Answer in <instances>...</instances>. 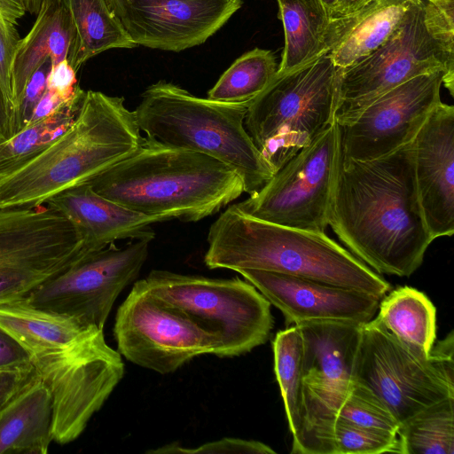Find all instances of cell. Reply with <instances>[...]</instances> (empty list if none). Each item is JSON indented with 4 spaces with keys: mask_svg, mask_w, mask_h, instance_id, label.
I'll use <instances>...</instances> for the list:
<instances>
[{
    "mask_svg": "<svg viewBox=\"0 0 454 454\" xmlns=\"http://www.w3.org/2000/svg\"><path fill=\"white\" fill-rule=\"evenodd\" d=\"M239 273L283 313L287 325L323 321L364 325L376 316L380 301L364 292L307 278L258 270Z\"/></svg>",
    "mask_w": 454,
    "mask_h": 454,
    "instance_id": "e0dca14e",
    "label": "cell"
},
{
    "mask_svg": "<svg viewBox=\"0 0 454 454\" xmlns=\"http://www.w3.org/2000/svg\"><path fill=\"white\" fill-rule=\"evenodd\" d=\"M0 327L32 356L67 346L93 329L65 315L29 304L25 298L0 304Z\"/></svg>",
    "mask_w": 454,
    "mask_h": 454,
    "instance_id": "603a6c76",
    "label": "cell"
},
{
    "mask_svg": "<svg viewBox=\"0 0 454 454\" xmlns=\"http://www.w3.org/2000/svg\"><path fill=\"white\" fill-rule=\"evenodd\" d=\"M147 453H255L275 454L276 451L263 442L239 438H223L218 441L207 442L196 448H185L176 443L168 444L156 450H148Z\"/></svg>",
    "mask_w": 454,
    "mask_h": 454,
    "instance_id": "836d02e7",
    "label": "cell"
},
{
    "mask_svg": "<svg viewBox=\"0 0 454 454\" xmlns=\"http://www.w3.org/2000/svg\"><path fill=\"white\" fill-rule=\"evenodd\" d=\"M51 68V59H48L30 77L12 120V137L27 126L36 105L46 90V80Z\"/></svg>",
    "mask_w": 454,
    "mask_h": 454,
    "instance_id": "e575fe53",
    "label": "cell"
},
{
    "mask_svg": "<svg viewBox=\"0 0 454 454\" xmlns=\"http://www.w3.org/2000/svg\"><path fill=\"white\" fill-rule=\"evenodd\" d=\"M278 71L270 51L255 48L237 59L208 91L207 98L228 104L249 105Z\"/></svg>",
    "mask_w": 454,
    "mask_h": 454,
    "instance_id": "f546056e",
    "label": "cell"
},
{
    "mask_svg": "<svg viewBox=\"0 0 454 454\" xmlns=\"http://www.w3.org/2000/svg\"><path fill=\"white\" fill-rule=\"evenodd\" d=\"M274 371L292 434V445L300 438L304 419L302 338L296 325L278 332L273 340Z\"/></svg>",
    "mask_w": 454,
    "mask_h": 454,
    "instance_id": "83f0119b",
    "label": "cell"
},
{
    "mask_svg": "<svg viewBox=\"0 0 454 454\" xmlns=\"http://www.w3.org/2000/svg\"><path fill=\"white\" fill-rule=\"evenodd\" d=\"M51 441V395L35 373L0 411V454H46Z\"/></svg>",
    "mask_w": 454,
    "mask_h": 454,
    "instance_id": "7402d4cb",
    "label": "cell"
},
{
    "mask_svg": "<svg viewBox=\"0 0 454 454\" xmlns=\"http://www.w3.org/2000/svg\"><path fill=\"white\" fill-rule=\"evenodd\" d=\"M27 11L30 12H37L43 0H20Z\"/></svg>",
    "mask_w": 454,
    "mask_h": 454,
    "instance_id": "b9f144b4",
    "label": "cell"
},
{
    "mask_svg": "<svg viewBox=\"0 0 454 454\" xmlns=\"http://www.w3.org/2000/svg\"><path fill=\"white\" fill-rule=\"evenodd\" d=\"M149 290L186 314L221 342L223 357L263 344L273 326L270 301L248 281L154 270L144 278Z\"/></svg>",
    "mask_w": 454,
    "mask_h": 454,
    "instance_id": "9c48e42d",
    "label": "cell"
},
{
    "mask_svg": "<svg viewBox=\"0 0 454 454\" xmlns=\"http://www.w3.org/2000/svg\"><path fill=\"white\" fill-rule=\"evenodd\" d=\"M453 355L452 332L422 356L373 317L361 325L354 380L373 392L401 425L424 408L454 397Z\"/></svg>",
    "mask_w": 454,
    "mask_h": 454,
    "instance_id": "ba28073f",
    "label": "cell"
},
{
    "mask_svg": "<svg viewBox=\"0 0 454 454\" xmlns=\"http://www.w3.org/2000/svg\"><path fill=\"white\" fill-rule=\"evenodd\" d=\"M85 93L80 89L55 112L1 142L0 178L32 160L61 135L76 118Z\"/></svg>",
    "mask_w": 454,
    "mask_h": 454,
    "instance_id": "4316f807",
    "label": "cell"
},
{
    "mask_svg": "<svg viewBox=\"0 0 454 454\" xmlns=\"http://www.w3.org/2000/svg\"><path fill=\"white\" fill-rule=\"evenodd\" d=\"M348 423L398 434L400 423L389 408L369 388L354 380L338 414Z\"/></svg>",
    "mask_w": 454,
    "mask_h": 454,
    "instance_id": "4dcf8cb0",
    "label": "cell"
},
{
    "mask_svg": "<svg viewBox=\"0 0 454 454\" xmlns=\"http://www.w3.org/2000/svg\"><path fill=\"white\" fill-rule=\"evenodd\" d=\"M335 454L399 453L397 434L356 426L337 419L334 427Z\"/></svg>",
    "mask_w": 454,
    "mask_h": 454,
    "instance_id": "1f68e13d",
    "label": "cell"
},
{
    "mask_svg": "<svg viewBox=\"0 0 454 454\" xmlns=\"http://www.w3.org/2000/svg\"><path fill=\"white\" fill-rule=\"evenodd\" d=\"M399 453H454V397L419 411L400 425Z\"/></svg>",
    "mask_w": 454,
    "mask_h": 454,
    "instance_id": "f1b7e54d",
    "label": "cell"
},
{
    "mask_svg": "<svg viewBox=\"0 0 454 454\" xmlns=\"http://www.w3.org/2000/svg\"><path fill=\"white\" fill-rule=\"evenodd\" d=\"M85 254L75 227L49 206L0 209V304L25 298Z\"/></svg>",
    "mask_w": 454,
    "mask_h": 454,
    "instance_id": "8fae6325",
    "label": "cell"
},
{
    "mask_svg": "<svg viewBox=\"0 0 454 454\" xmlns=\"http://www.w3.org/2000/svg\"><path fill=\"white\" fill-rule=\"evenodd\" d=\"M414 175L434 239L454 233V106L441 102L413 140Z\"/></svg>",
    "mask_w": 454,
    "mask_h": 454,
    "instance_id": "ac0fdd59",
    "label": "cell"
},
{
    "mask_svg": "<svg viewBox=\"0 0 454 454\" xmlns=\"http://www.w3.org/2000/svg\"><path fill=\"white\" fill-rule=\"evenodd\" d=\"M88 184L98 194L160 222H198L244 192L241 178L224 163L146 137L132 154Z\"/></svg>",
    "mask_w": 454,
    "mask_h": 454,
    "instance_id": "7a4b0ae2",
    "label": "cell"
},
{
    "mask_svg": "<svg viewBox=\"0 0 454 454\" xmlns=\"http://www.w3.org/2000/svg\"><path fill=\"white\" fill-rule=\"evenodd\" d=\"M339 68L324 53L278 73L247 106L245 127L275 173L334 123Z\"/></svg>",
    "mask_w": 454,
    "mask_h": 454,
    "instance_id": "52a82bcc",
    "label": "cell"
},
{
    "mask_svg": "<svg viewBox=\"0 0 454 454\" xmlns=\"http://www.w3.org/2000/svg\"><path fill=\"white\" fill-rule=\"evenodd\" d=\"M328 226L378 274H413L434 241L417 190L413 141L370 160L345 159L339 149Z\"/></svg>",
    "mask_w": 454,
    "mask_h": 454,
    "instance_id": "6da1fadb",
    "label": "cell"
},
{
    "mask_svg": "<svg viewBox=\"0 0 454 454\" xmlns=\"http://www.w3.org/2000/svg\"><path fill=\"white\" fill-rule=\"evenodd\" d=\"M444 78L442 71L411 78L375 98L352 119L334 122L340 155L370 160L412 142L442 102Z\"/></svg>",
    "mask_w": 454,
    "mask_h": 454,
    "instance_id": "9a60e30c",
    "label": "cell"
},
{
    "mask_svg": "<svg viewBox=\"0 0 454 454\" xmlns=\"http://www.w3.org/2000/svg\"><path fill=\"white\" fill-rule=\"evenodd\" d=\"M75 74L76 72L67 59L51 66L46 80V90L65 101L71 99L80 90Z\"/></svg>",
    "mask_w": 454,
    "mask_h": 454,
    "instance_id": "d590c367",
    "label": "cell"
},
{
    "mask_svg": "<svg viewBox=\"0 0 454 454\" xmlns=\"http://www.w3.org/2000/svg\"><path fill=\"white\" fill-rule=\"evenodd\" d=\"M35 373L34 366L27 370L0 371V411Z\"/></svg>",
    "mask_w": 454,
    "mask_h": 454,
    "instance_id": "74e56055",
    "label": "cell"
},
{
    "mask_svg": "<svg viewBox=\"0 0 454 454\" xmlns=\"http://www.w3.org/2000/svg\"><path fill=\"white\" fill-rule=\"evenodd\" d=\"M247 106L200 98L159 81L143 92L134 112L146 138L224 163L239 176L244 192L251 195L275 171L245 127Z\"/></svg>",
    "mask_w": 454,
    "mask_h": 454,
    "instance_id": "5b68a950",
    "label": "cell"
},
{
    "mask_svg": "<svg viewBox=\"0 0 454 454\" xmlns=\"http://www.w3.org/2000/svg\"><path fill=\"white\" fill-rule=\"evenodd\" d=\"M370 0H338L333 17H338L353 12Z\"/></svg>",
    "mask_w": 454,
    "mask_h": 454,
    "instance_id": "60d3db41",
    "label": "cell"
},
{
    "mask_svg": "<svg viewBox=\"0 0 454 454\" xmlns=\"http://www.w3.org/2000/svg\"><path fill=\"white\" fill-rule=\"evenodd\" d=\"M67 101L61 99L56 94L45 90L43 95L36 105L27 125L47 117Z\"/></svg>",
    "mask_w": 454,
    "mask_h": 454,
    "instance_id": "f35d334b",
    "label": "cell"
},
{
    "mask_svg": "<svg viewBox=\"0 0 454 454\" xmlns=\"http://www.w3.org/2000/svg\"><path fill=\"white\" fill-rule=\"evenodd\" d=\"M204 262L209 269L271 271L355 289L380 300L391 289L381 275L325 232L265 222L235 204L212 223Z\"/></svg>",
    "mask_w": 454,
    "mask_h": 454,
    "instance_id": "3957f363",
    "label": "cell"
},
{
    "mask_svg": "<svg viewBox=\"0 0 454 454\" xmlns=\"http://www.w3.org/2000/svg\"><path fill=\"white\" fill-rule=\"evenodd\" d=\"M68 10L74 43L67 61L75 72L90 58L115 48L131 49L130 39L106 0H64Z\"/></svg>",
    "mask_w": 454,
    "mask_h": 454,
    "instance_id": "484cf974",
    "label": "cell"
},
{
    "mask_svg": "<svg viewBox=\"0 0 454 454\" xmlns=\"http://www.w3.org/2000/svg\"><path fill=\"white\" fill-rule=\"evenodd\" d=\"M118 352L129 362L160 374L170 373L195 356L223 357L220 340L177 308L137 281L120 305L114 325Z\"/></svg>",
    "mask_w": 454,
    "mask_h": 454,
    "instance_id": "7c38bea8",
    "label": "cell"
},
{
    "mask_svg": "<svg viewBox=\"0 0 454 454\" xmlns=\"http://www.w3.org/2000/svg\"><path fill=\"white\" fill-rule=\"evenodd\" d=\"M12 116L0 90V143L12 137Z\"/></svg>",
    "mask_w": 454,
    "mask_h": 454,
    "instance_id": "ab89813d",
    "label": "cell"
},
{
    "mask_svg": "<svg viewBox=\"0 0 454 454\" xmlns=\"http://www.w3.org/2000/svg\"><path fill=\"white\" fill-rule=\"evenodd\" d=\"M285 34L278 73L298 67L325 52L332 16L321 0H277Z\"/></svg>",
    "mask_w": 454,
    "mask_h": 454,
    "instance_id": "d4e9b609",
    "label": "cell"
},
{
    "mask_svg": "<svg viewBox=\"0 0 454 454\" xmlns=\"http://www.w3.org/2000/svg\"><path fill=\"white\" fill-rule=\"evenodd\" d=\"M32 367L28 352L0 327V371L27 370Z\"/></svg>",
    "mask_w": 454,
    "mask_h": 454,
    "instance_id": "8d00e7d4",
    "label": "cell"
},
{
    "mask_svg": "<svg viewBox=\"0 0 454 454\" xmlns=\"http://www.w3.org/2000/svg\"><path fill=\"white\" fill-rule=\"evenodd\" d=\"M324 5L326 7L328 12L333 17V11L337 5L338 0H321Z\"/></svg>",
    "mask_w": 454,
    "mask_h": 454,
    "instance_id": "7bdbcfd3",
    "label": "cell"
},
{
    "mask_svg": "<svg viewBox=\"0 0 454 454\" xmlns=\"http://www.w3.org/2000/svg\"><path fill=\"white\" fill-rule=\"evenodd\" d=\"M146 239L114 243L89 253L50 278L26 297L37 308L103 330L120 293L139 274L148 255Z\"/></svg>",
    "mask_w": 454,
    "mask_h": 454,
    "instance_id": "4fadbf2b",
    "label": "cell"
},
{
    "mask_svg": "<svg viewBox=\"0 0 454 454\" xmlns=\"http://www.w3.org/2000/svg\"><path fill=\"white\" fill-rule=\"evenodd\" d=\"M30 358L51 395L52 437L60 444L81 435L124 374L121 354L99 329Z\"/></svg>",
    "mask_w": 454,
    "mask_h": 454,
    "instance_id": "30bf717a",
    "label": "cell"
},
{
    "mask_svg": "<svg viewBox=\"0 0 454 454\" xmlns=\"http://www.w3.org/2000/svg\"><path fill=\"white\" fill-rule=\"evenodd\" d=\"M121 97L88 90L70 126L32 160L0 178V209L35 207L88 184L132 154L144 138Z\"/></svg>",
    "mask_w": 454,
    "mask_h": 454,
    "instance_id": "277c9868",
    "label": "cell"
},
{
    "mask_svg": "<svg viewBox=\"0 0 454 454\" xmlns=\"http://www.w3.org/2000/svg\"><path fill=\"white\" fill-rule=\"evenodd\" d=\"M338 151L333 123L284 164L260 190L235 206L265 222L325 232Z\"/></svg>",
    "mask_w": 454,
    "mask_h": 454,
    "instance_id": "5bb4252c",
    "label": "cell"
},
{
    "mask_svg": "<svg viewBox=\"0 0 454 454\" xmlns=\"http://www.w3.org/2000/svg\"><path fill=\"white\" fill-rule=\"evenodd\" d=\"M445 73L454 95V0H411L400 24L372 54L339 68L334 122L355 117L375 98L416 76Z\"/></svg>",
    "mask_w": 454,
    "mask_h": 454,
    "instance_id": "8992f818",
    "label": "cell"
},
{
    "mask_svg": "<svg viewBox=\"0 0 454 454\" xmlns=\"http://www.w3.org/2000/svg\"><path fill=\"white\" fill-rule=\"evenodd\" d=\"M411 0H370L351 13L332 17L325 52L340 69L376 51L394 33Z\"/></svg>",
    "mask_w": 454,
    "mask_h": 454,
    "instance_id": "ffe728a7",
    "label": "cell"
},
{
    "mask_svg": "<svg viewBox=\"0 0 454 454\" xmlns=\"http://www.w3.org/2000/svg\"><path fill=\"white\" fill-rule=\"evenodd\" d=\"M380 300L374 319L409 348L428 356L436 340V309L428 297L403 286Z\"/></svg>",
    "mask_w": 454,
    "mask_h": 454,
    "instance_id": "cb8c5ba5",
    "label": "cell"
},
{
    "mask_svg": "<svg viewBox=\"0 0 454 454\" xmlns=\"http://www.w3.org/2000/svg\"><path fill=\"white\" fill-rule=\"evenodd\" d=\"M44 205L60 212L79 232L87 254L117 240L152 241V224L160 219L142 215L96 192L89 184L67 190Z\"/></svg>",
    "mask_w": 454,
    "mask_h": 454,
    "instance_id": "d6986e66",
    "label": "cell"
},
{
    "mask_svg": "<svg viewBox=\"0 0 454 454\" xmlns=\"http://www.w3.org/2000/svg\"><path fill=\"white\" fill-rule=\"evenodd\" d=\"M26 12L20 0H0V90L12 119V64L20 40L17 22Z\"/></svg>",
    "mask_w": 454,
    "mask_h": 454,
    "instance_id": "d6a6232c",
    "label": "cell"
},
{
    "mask_svg": "<svg viewBox=\"0 0 454 454\" xmlns=\"http://www.w3.org/2000/svg\"><path fill=\"white\" fill-rule=\"evenodd\" d=\"M74 43V27L64 0H43L33 27L20 38L13 56L12 123L33 74L48 59L52 67L67 60Z\"/></svg>",
    "mask_w": 454,
    "mask_h": 454,
    "instance_id": "44dd1931",
    "label": "cell"
},
{
    "mask_svg": "<svg viewBox=\"0 0 454 454\" xmlns=\"http://www.w3.org/2000/svg\"><path fill=\"white\" fill-rule=\"evenodd\" d=\"M106 1L137 46L170 51L205 43L242 4V0Z\"/></svg>",
    "mask_w": 454,
    "mask_h": 454,
    "instance_id": "2e32d148",
    "label": "cell"
}]
</instances>
